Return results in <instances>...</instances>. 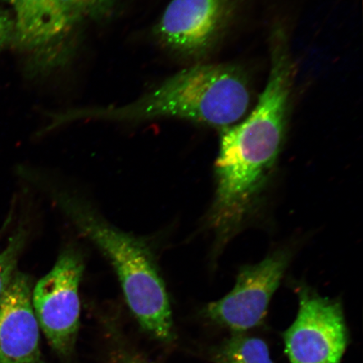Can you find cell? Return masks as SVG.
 <instances>
[{"instance_id":"cell-1","label":"cell","mask_w":363,"mask_h":363,"mask_svg":"<svg viewBox=\"0 0 363 363\" xmlns=\"http://www.w3.org/2000/svg\"><path fill=\"white\" fill-rule=\"evenodd\" d=\"M252 101L246 74L231 65H198L170 77L121 106L74 108L53 116L57 126L79 120L143 121L158 118L225 129L246 115Z\"/></svg>"},{"instance_id":"cell-2","label":"cell","mask_w":363,"mask_h":363,"mask_svg":"<svg viewBox=\"0 0 363 363\" xmlns=\"http://www.w3.org/2000/svg\"><path fill=\"white\" fill-rule=\"evenodd\" d=\"M52 195L63 214L110 261L143 329L162 342L174 339L169 295L147 244L108 223L79 196L56 189Z\"/></svg>"},{"instance_id":"cell-3","label":"cell","mask_w":363,"mask_h":363,"mask_svg":"<svg viewBox=\"0 0 363 363\" xmlns=\"http://www.w3.org/2000/svg\"><path fill=\"white\" fill-rule=\"evenodd\" d=\"M83 272L84 262L79 254L67 250L31 294L40 329L53 350L63 357L74 351L79 333V289Z\"/></svg>"},{"instance_id":"cell-4","label":"cell","mask_w":363,"mask_h":363,"mask_svg":"<svg viewBox=\"0 0 363 363\" xmlns=\"http://www.w3.org/2000/svg\"><path fill=\"white\" fill-rule=\"evenodd\" d=\"M238 0H172L155 27L159 43L181 57L201 58L228 29Z\"/></svg>"},{"instance_id":"cell-5","label":"cell","mask_w":363,"mask_h":363,"mask_svg":"<svg viewBox=\"0 0 363 363\" xmlns=\"http://www.w3.org/2000/svg\"><path fill=\"white\" fill-rule=\"evenodd\" d=\"M284 338L290 363H340L348 344L342 305L301 289L296 320Z\"/></svg>"},{"instance_id":"cell-6","label":"cell","mask_w":363,"mask_h":363,"mask_svg":"<svg viewBox=\"0 0 363 363\" xmlns=\"http://www.w3.org/2000/svg\"><path fill=\"white\" fill-rule=\"evenodd\" d=\"M288 263V254L279 252L257 264L243 267L234 289L220 301L208 303L204 315L237 333L259 325Z\"/></svg>"},{"instance_id":"cell-7","label":"cell","mask_w":363,"mask_h":363,"mask_svg":"<svg viewBox=\"0 0 363 363\" xmlns=\"http://www.w3.org/2000/svg\"><path fill=\"white\" fill-rule=\"evenodd\" d=\"M29 277L16 272L0 301V363H43Z\"/></svg>"},{"instance_id":"cell-8","label":"cell","mask_w":363,"mask_h":363,"mask_svg":"<svg viewBox=\"0 0 363 363\" xmlns=\"http://www.w3.org/2000/svg\"><path fill=\"white\" fill-rule=\"evenodd\" d=\"M16 13L13 42L21 51L44 54L61 44L74 22L57 0H4Z\"/></svg>"},{"instance_id":"cell-9","label":"cell","mask_w":363,"mask_h":363,"mask_svg":"<svg viewBox=\"0 0 363 363\" xmlns=\"http://www.w3.org/2000/svg\"><path fill=\"white\" fill-rule=\"evenodd\" d=\"M213 357L216 363H274L265 342L240 334L227 339Z\"/></svg>"},{"instance_id":"cell-10","label":"cell","mask_w":363,"mask_h":363,"mask_svg":"<svg viewBox=\"0 0 363 363\" xmlns=\"http://www.w3.org/2000/svg\"><path fill=\"white\" fill-rule=\"evenodd\" d=\"M26 238V230L21 227L9 240L7 247L0 253V301L16 272L18 259L25 247Z\"/></svg>"},{"instance_id":"cell-11","label":"cell","mask_w":363,"mask_h":363,"mask_svg":"<svg viewBox=\"0 0 363 363\" xmlns=\"http://www.w3.org/2000/svg\"><path fill=\"white\" fill-rule=\"evenodd\" d=\"M72 22L81 18L97 15L110 0H57Z\"/></svg>"},{"instance_id":"cell-12","label":"cell","mask_w":363,"mask_h":363,"mask_svg":"<svg viewBox=\"0 0 363 363\" xmlns=\"http://www.w3.org/2000/svg\"><path fill=\"white\" fill-rule=\"evenodd\" d=\"M15 23L10 16L0 10V49L13 42Z\"/></svg>"},{"instance_id":"cell-13","label":"cell","mask_w":363,"mask_h":363,"mask_svg":"<svg viewBox=\"0 0 363 363\" xmlns=\"http://www.w3.org/2000/svg\"><path fill=\"white\" fill-rule=\"evenodd\" d=\"M118 363H151L144 359L142 357L133 353H125L120 357Z\"/></svg>"}]
</instances>
